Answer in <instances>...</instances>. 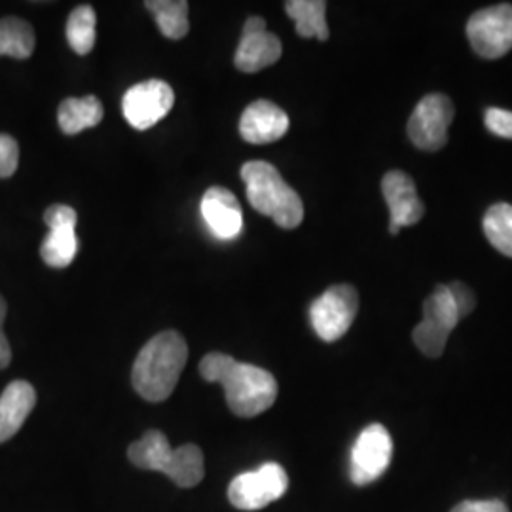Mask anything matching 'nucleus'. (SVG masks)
I'll return each instance as SVG.
<instances>
[{
  "label": "nucleus",
  "instance_id": "10",
  "mask_svg": "<svg viewBox=\"0 0 512 512\" xmlns=\"http://www.w3.org/2000/svg\"><path fill=\"white\" fill-rule=\"evenodd\" d=\"M393 458V440L380 423H372L361 431L351 450L349 476L357 486L376 482L384 475Z\"/></svg>",
  "mask_w": 512,
  "mask_h": 512
},
{
  "label": "nucleus",
  "instance_id": "20",
  "mask_svg": "<svg viewBox=\"0 0 512 512\" xmlns=\"http://www.w3.org/2000/svg\"><path fill=\"white\" fill-rule=\"evenodd\" d=\"M145 8L156 19L158 29L169 40H181L188 35V2L184 0H148Z\"/></svg>",
  "mask_w": 512,
  "mask_h": 512
},
{
  "label": "nucleus",
  "instance_id": "6",
  "mask_svg": "<svg viewBox=\"0 0 512 512\" xmlns=\"http://www.w3.org/2000/svg\"><path fill=\"white\" fill-rule=\"evenodd\" d=\"M359 311V294L351 285H334L310 308L311 327L323 342H336L348 334Z\"/></svg>",
  "mask_w": 512,
  "mask_h": 512
},
{
  "label": "nucleus",
  "instance_id": "27",
  "mask_svg": "<svg viewBox=\"0 0 512 512\" xmlns=\"http://www.w3.org/2000/svg\"><path fill=\"white\" fill-rule=\"evenodd\" d=\"M452 512H509V507L499 499H484V501H463L456 505Z\"/></svg>",
  "mask_w": 512,
  "mask_h": 512
},
{
  "label": "nucleus",
  "instance_id": "23",
  "mask_svg": "<svg viewBox=\"0 0 512 512\" xmlns=\"http://www.w3.org/2000/svg\"><path fill=\"white\" fill-rule=\"evenodd\" d=\"M484 234L501 255L512 258V205L495 203L484 215Z\"/></svg>",
  "mask_w": 512,
  "mask_h": 512
},
{
  "label": "nucleus",
  "instance_id": "18",
  "mask_svg": "<svg viewBox=\"0 0 512 512\" xmlns=\"http://www.w3.org/2000/svg\"><path fill=\"white\" fill-rule=\"evenodd\" d=\"M103 120V105L95 95L69 97L57 109V122L65 135L95 128Z\"/></svg>",
  "mask_w": 512,
  "mask_h": 512
},
{
  "label": "nucleus",
  "instance_id": "21",
  "mask_svg": "<svg viewBox=\"0 0 512 512\" xmlns=\"http://www.w3.org/2000/svg\"><path fill=\"white\" fill-rule=\"evenodd\" d=\"M35 31L19 18L0 19V55L14 59H29L35 52Z\"/></svg>",
  "mask_w": 512,
  "mask_h": 512
},
{
  "label": "nucleus",
  "instance_id": "7",
  "mask_svg": "<svg viewBox=\"0 0 512 512\" xmlns=\"http://www.w3.org/2000/svg\"><path fill=\"white\" fill-rule=\"evenodd\" d=\"M289 488V476L277 463H264L256 471L241 473L230 482L228 499L239 511H260L281 499Z\"/></svg>",
  "mask_w": 512,
  "mask_h": 512
},
{
  "label": "nucleus",
  "instance_id": "19",
  "mask_svg": "<svg viewBox=\"0 0 512 512\" xmlns=\"http://www.w3.org/2000/svg\"><path fill=\"white\" fill-rule=\"evenodd\" d=\"M285 12L293 19L296 33L302 38H329L327 25V2L323 0H289L285 2Z\"/></svg>",
  "mask_w": 512,
  "mask_h": 512
},
{
  "label": "nucleus",
  "instance_id": "28",
  "mask_svg": "<svg viewBox=\"0 0 512 512\" xmlns=\"http://www.w3.org/2000/svg\"><path fill=\"white\" fill-rule=\"evenodd\" d=\"M10 361H12V349H10L8 338L4 336L2 327H0V370L10 365Z\"/></svg>",
  "mask_w": 512,
  "mask_h": 512
},
{
  "label": "nucleus",
  "instance_id": "11",
  "mask_svg": "<svg viewBox=\"0 0 512 512\" xmlns=\"http://www.w3.org/2000/svg\"><path fill=\"white\" fill-rule=\"evenodd\" d=\"M175 105V92L164 80H147L129 88L122 109L124 116L139 131H145L164 120Z\"/></svg>",
  "mask_w": 512,
  "mask_h": 512
},
{
  "label": "nucleus",
  "instance_id": "24",
  "mask_svg": "<svg viewBox=\"0 0 512 512\" xmlns=\"http://www.w3.org/2000/svg\"><path fill=\"white\" fill-rule=\"evenodd\" d=\"M18 164V141L10 135H0V179L12 177L18 169Z\"/></svg>",
  "mask_w": 512,
  "mask_h": 512
},
{
  "label": "nucleus",
  "instance_id": "2",
  "mask_svg": "<svg viewBox=\"0 0 512 512\" xmlns=\"http://www.w3.org/2000/svg\"><path fill=\"white\" fill-rule=\"evenodd\" d=\"M186 359L188 348L179 332L164 330L156 334L133 363L131 382L135 391L148 403H162L179 384Z\"/></svg>",
  "mask_w": 512,
  "mask_h": 512
},
{
  "label": "nucleus",
  "instance_id": "8",
  "mask_svg": "<svg viewBox=\"0 0 512 512\" xmlns=\"http://www.w3.org/2000/svg\"><path fill=\"white\" fill-rule=\"evenodd\" d=\"M454 122V105L442 93L425 95L408 120L410 141L427 152H437L448 143V128Z\"/></svg>",
  "mask_w": 512,
  "mask_h": 512
},
{
  "label": "nucleus",
  "instance_id": "3",
  "mask_svg": "<svg viewBox=\"0 0 512 512\" xmlns=\"http://www.w3.org/2000/svg\"><path fill=\"white\" fill-rule=\"evenodd\" d=\"M241 179L247 186V200L260 215L274 219L277 226L293 230L304 220V203L293 186L285 183L275 165L247 162L241 167Z\"/></svg>",
  "mask_w": 512,
  "mask_h": 512
},
{
  "label": "nucleus",
  "instance_id": "1",
  "mask_svg": "<svg viewBox=\"0 0 512 512\" xmlns=\"http://www.w3.org/2000/svg\"><path fill=\"white\" fill-rule=\"evenodd\" d=\"M200 374L203 380L224 387L226 403L239 418H255L270 410L277 399V382L268 370L239 363L226 353L205 355Z\"/></svg>",
  "mask_w": 512,
  "mask_h": 512
},
{
  "label": "nucleus",
  "instance_id": "25",
  "mask_svg": "<svg viewBox=\"0 0 512 512\" xmlns=\"http://www.w3.org/2000/svg\"><path fill=\"white\" fill-rule=\"evenodd\" d=\"M486 128L497 137L512 139V112L505 109H488L484 114Z\"/></svg>",
  "mask_w": 512,
  "mask_h": 512
},
{
  "label": "nucleus",
  "instance_id": "22",
  "mask_svg": "<svg viewBox=\"0 0 512 512\" xmlns=\"http://www.w3.org/2000/svg\"><path fill=\"white\" fill-rule=\"evenodd\" d=\"M97 16L90 4L76 6L67 19V40L74 54H90L95 46Z\"/></svg>",
  "mask_w": 512,
  "mask_h": 512
},
{
  "label": "nucleus",
  "instance_id": "12",
  "mask_svg": "<svg viewBox=\"0 0 512 512\" xmlns=\"http://www.w3.org/2000/svg\"><path fill=\"white\" fill-rule=\"evenodd\" d=\"M76 211L69 205H52L44 213V222L50 234L40 245L42 260L52 268H67L78 251L76 239Z\"/></svg>",
  "mask_w": 512,
  "mask_h": 512
},
{
  "label": "nucleus",
  "instance_id": "26",
  "mask_svg": "<svg viewBox=\"0 0 512 512\" xmlns=\"http://www.w3.org/2000/svg\"><path fill=\"white\" fill-rule=\"evenodd\" d=\"M448 289H450L452 298H454V302H456L459 319L471 315L476 306V296L475 293L471 291V287H467V285L461 283V281H452V283L448 285Z\"/></svg>",
  "mask_w": 512,
  "mask_h": 512
},
{
  "label": "nucleus",
  "instance_id": "4",
  "mask_svg": "<svg viewBox=\"0 0 512 512\" xmlns=\"http://www.w3.org/2000/svg\"><path fill=\"white\" fill-rule=\"evenodd\" d=\"M131 463L145 471H160L181 488H194L202 482L205 465L196 444L171 448L162 431H148L143 439L129 446Z\"/></svg>",
  "mask_w": 512,
  "mask_h": 512
},
{
  "label": "nucleus",
  "instance_id": "16",
  "mask_svg": "<svg viewBox=\"0 0 512 512\" xmlns=\"http://www.w3.org/2000/svg\"><path fill=\"white\" fill-rule=\"evenodd\" d=\"M202 215L209 230L219 239L238 238L243 211L238 198L224 186H211L202 198Z\"/></svg>",
  "mask_w": 512,
  "mask_h": 512
},
{
  "label": "nucleus",
  "instance_id": "14",
  "mask_svg": "<svg viewBox=\"0 0 512 512\" xmlns=\"http://www.w3.org/2000/svg\"><path fill=\"white\" fill-rule=\"evenodd\" d=\"M382 192L391 215V236H397L404 226H414L423 219L425 207L418 198L416 184L410 175L403 171H389L382 181Z\"/></svg>",
  "mask_w": 512,
  "mask_h": 512
},
{
  "label": "nucleus",
  "instance_id": "5",
  "mask_svg": "<svg viewBox=\"0 0 512 512\" xmlns=\"http://www.w3.org/2000/svg\"><path fill=\"white\" fill-rule=\"evenodd\" d=\"M459 313L448 285H439L423 302V321L412 332L414 344L423 355L439 359L448 336L458 327Z\"/></svg>",
  "mask_w": 512,
  "mask_h": 512
},
{
  "label": "nucleus",
  "instance_id": "15",
  "mask_svg": "<svg viewBox=\"0 0 512 512\" xmlns=\"http://www.w3.org/2000/svg\"><path fill=\"white\" fill-rule=\"evenodd\" d=\"M289 116L268 99H258L243 110L239 120L241 139L251 145H270L289 131Z\"/></svg>",
  "mask_w": 512,
  "mask_h": 512
},
{
  "label": "nucleus",
  "instance_id": "13",
  "mask_svg": "<svg viewBox=\"0 0 512 512\" xmlns=\"http://www.w3.org/2000/svg\"><path fill=\"white\" fill-rule=\"evenodd\" d=\"M281 54L283 44L274 33L268 31L266 19L253 16L245 21L243 35L234 55V63L241 73H258L277 63Z\"/></svg>",
  "mask_w": 512,
  "mask_h": 512
},
{
  "label": "nucleus",
  "instance_id": "29",
  "mask_svg": "<svg viewBox=\"0 0 512 512\" xmlns=\"http://www.w3.org/2000/svg\"><path fill=\"white\" fill-rule=\"evenodd\" d=\"M6 313H8V306H6V302H4V298L0 296V327H2V323H4V319H6Z\"/></svg>",
  "mask_w": 512,
  "mask_h": 512
},
{
  "label": "nucleus",
  "instance_id": "17",
  "mask_svg": "<svg viewBox=\"0 0 512 512\" xmlns=\"http://www.w3.org/2000/svg\"><path fill=\"white\" fill-rule=\"evenodd\" d=\"M37 404V391L29 382L16 380L0 395V444L12 439Z\"/></svg>",
  "mask_w": 512,
  "mask_h": 512
},
{
  "label": "nucleus",
  "instance_id": "9",
  "mask_svg": "<svg viewBox=\"0 0 512 512\" xmlns=\"http://www.w3.org/2000/svg\"><path fill=\"white\" fill-rule=\"evenodd\" d=\"M467 38L476 54L499 59L512 50V4H497L475 12L467 21Z\"/></svg>",
  "mask_w": 512,
  "mask_h": 512
}]
</instances>
